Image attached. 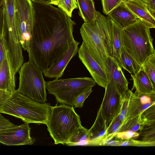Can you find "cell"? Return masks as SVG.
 <instances>
[{
	"instance_id": "obj_7",
	"label": "cell",
	"mask_w": 155,
	"mask_h": 155,
	"mask_svg": "<svg viewBox=\"0 0 155 155\" xmlns=\"http://www.w3.org/2000/svg\"><path fill=\"white\" fill-rule=\"evenodd\" d=\"M80 32L82 42L107 72L106 58L107 55L112 57L113 52L109 46L102 27L96 19L92 21L84 22L81 28Z\"/></svg>"
},
{
	"instance_id": "obj_27",
	"label": "cell",
	"mask_w": 155,
	"mask_h": 155,
	"mask_svg": "<svg viewBox=\"0 0 155 155\" xmlns=\"http://www.w3.org/2000/svg\"><path fill=\"white\" fill-rule=\"evenodd\" d=\"M148 145V143L147 141L130 139L125 140H110L105 142L104 146L147 147Z\"/></svg>"
},
{
	"instance_id": "obj_30",
	"label": "cell",
	"mask_w": 155,
	"mask_h": 155,
	"mask_svg": "<svg viewBox=\"0 0 155 155\" xmlns=\"http://www.w3.org/2000/svg\"><path fill=\"white\" fill-rule=\"evenodd\" d=\"M57 5L70 17L73 10L78 8L76 0H59Z\"/></svg>"
},
{
	"instance_id": "obj_13",
	"label": "cell",
	"mask_w": 155,
	"mask_h": 155,
	"mask_svg": "<svg viewBox=\"0 0 155 155\" xmlns=\"http://www.w3.org/2000/svg\"><path fill=\"white\" fill-rule=\"evenodd\" d=\"M154 104L155 93L138 95L132 91L125 121L138 115Z\"/></svg>"
},
{
	"instance_id": "obj_9",
	"label": "cell",
	"mask_w": 155,
	"mask_h": 155,
	"mask_svg": "<svg viewBox=\"0 0 155 155\" xmlns=\"http://www.w3.org/2000/svg\"><path fill=\"white\" fill-rule=\"evenodd\" d=\"M104 98L100 107L107 127L119 113L122 96L114 81L108 78Z\"/></svg>"
},
{
	"instance_id": "obj_33",
	"label": "cell",
	"mask_w": 155,
	"mask_h": 155,
	"mask_svg": "<svg viewBox=\"0 0 155 155\" xmlns=\"http://www.w3.org/2000/svg\"><path fill=\"white\" fill-rule=\"evenodd\" d=\"M125 0H101L103 13L106 15Z\"/></svg>"
},
{
	"instance_id": "obj_26",
	"label": "cell",
	"mask_w": 155,
	"mask_h": 155,
	"mask_svg": "<svg viewBox=\"0 0 155 155\" xmlns=\"http://www.w3.org/2000/svg\"><path fill=\"white\" fill-rule=\"evenodd\" d=\"M142 66L155 87V52L149 57Z\"/></svg>"
},
{
	"instance_id": "obj_19",
	"label": "cell",
	"mask_w": 155,
	"mask_h": 155,
	"mask_svg": "<svg viewBox=\"0 0 155 155\" xmlns=\"http://www.w3.org/2000/svg\"><path fill=\"white\" fill-rule=\"evenodd\" d=\"M133 81L132 89H135L134 93L138 95L155 93V87L141 65L138 71L134 74H131Z\"/></svg>"
},
{
	"instance_id": "obj_35",
	"label": "cell",
	"mask_w": 155,
	"mask_h": 155,
	"mask_svg": "<svg viewBox=\"0 0 155 155\" xmlns=\"http://www.w3.org/2000/svg\"><path fill=\"white\" fill-rule=\"evenodd\" d=\"M92 88H90L80 94L74 101L73 106L78 108L83 107L85 100L92 92Z\"/></svg>"
},
{
	"instance_id": "obj_39",
	"label": "cell",
	"mask_w": 155,
	"mask_h": 155,
	"mask_svg": "<svg viewBox=\"0 0 155 155\" xmlns=\"http://www.w3.org/2000/svg\"><path fill=\"white\" fill-rule=\"evenodd\" d=\"M11 94V93L0 89V105L8 98Z\"/></svg>"
},
{
	"instance_id": "obj_10",
	"label": "cell",
	"mask_w": 155,
	"mask_h": 155,
	"mask_svg": "<svg viewBox=\"0 0 155 155\" xmlns=\"http://www.w3.org/2000/svg\"><path fill=\"white\" fill-rule=\"evenodd\" d=\"M31 128L26 123L0 130V143L8 146L31 145L34 140Z\"/></svg>"
},
{
	"instance_id": "obj_24",
	"label": "cell",
	"mask_w": 155,
	"mask_h": 155,
	"mask_svg": "<svg viewBox=\"0 0 155 155\" xmlns=\"http://www.w3.org/2000/svg\"><path fill=\"white\" fill-rule=\"evenodd\" d=\"M88 131V129L82 126L73 134L66 144L78 146L80 143L88 141L89 140Z\"/></svg>"
},
{
	"instance_id": "obj_22",
	"label": "cell",
	"mask_w": 155,
	"mask_h": 155,
	"mask_svg": "<svg viewBox=\"0 0 155 155\" xmlns=\"http://www.w3.org/2000/svg\"><path fill=\"white\" fill-rule=\"evenodd\" d=\"M112 57L117 61L120 57L122 44L123 30L111 21Z\"/></svg>"
},
{
	"instance_id": "obj_43",
	"label": "cell",
	"mask_w": 155,
	"mask_h": 155,
	"mask_svg": "<svg viewBox=\"0 0 155 155\" xmlns=\"http://www.w3.org/2000/svg\"><path fill=\"white\" fill-rule=\"evenodd\" d=\"M4 5V0H0V7L3 6Z\"/></svg>"
},
{
	"instance_id": "obj_2",
	"label": "cell",
	"mask_w": 155,
	"mask_h": 155,
	"mask_svg": "<svg viewBox=\"0 0 155 155\" xmlns=\"http://www.w3.org/2000/svg\"><path fill=\"white\" fill-rule=\"evenodd\" d=\"M50 104L35 101L16 90L0 105V112L21 119L25 123L47 124Z\"/></svg>"
},
{
	"instance_id": "obj_36",
	"label": "cell",
	"mask_w": 155,
	"mask_h": 155,
	"mask_svg": "<svg viewBox=\"0 0 155 155\" xmlns=\"http://www.w3.org/2000/svg\"><path fill=\"white\" fill-rule=\"evenodd\" d=\"M6 27L4 5L0 7V35Z\"/></svg>"
},
{
	"instance_id": "obj_32",
	"label": "cell",
	"mask_w": 155,
	"mask_h": 155,
	"mask_svg": "<svg viewBox=\"0 0 155 155\" xmlns=\"http://www.w3.org/2000/svg\"><path fill=\"white\" fill-rule=\"evenodd\" d=\"M7 26L0 35V68L4 60L5 54L8 50L6 35Z\"/></svg>"
},
{
	"instance_id": "obj_41",
	"label": "cell",
	"mask_w": 155,
	"mask_h": 155,
	"mask_svg": "<svg viewBox=\"0 0 155 155\" xmlns=\"http://www.w3.org/2000/svg\"><path fill=\"white\" fill-rule=\"evenodd\" d=\"M50 2V4L58 5L59 0H49Z\"/></svg>"
},
{
	"instance_id": "obj_18",
	"label": "cell",
	"mask_w": 155,
	"mask_h": 155,
	"mask_svg": "<svg viewBox=\"0 0 155 155\" xmlns=\"http://www.w3.org/2000/svg\"><path fill=\"white\" fill-rule=\"evenodd\" d=\"M124 3L130 10L150 28H155V18L148 10L145 3L139 1L125 0Z\"/></svg>"
},
{
	"instance_id": "obj_31",
	"label": "cell",
	"mask_w": 155,
	"mask_h": 155,
	"mask_svg": "<svg viewBox=\"0 0 155 155\" xmlns=\"http://www.w3.org/2000/svg\"><path fill=\"white\" fill-rule=\"evenodd\" d=\"M141 119L145 124L155 121V104L149 107L140 113Z\"/></svg>"
},
{
	"instance_id": "obj_34",
	"label": "cell",
	"mask_w": 155,
	"mask_h": 155,
	"mask_svg": "<svg viewBox=\"0 0 155 155\" xmlns=\"http://www.w3.org/2000/svg\"><path fill=\"white\" fill-rule=\"evenodd\" d=\"M140 136L139 133L131 131H125L117 132L114 137L117 140H125L134 139Z\"/></svg>"
},
{
	"instance_id": "obj_12",
	"label": "cell",
	"mask_w": 155,
	"mask_h": 155,
	"mask_svg": "<svg viewBox=\"0 0 155 155\" xmlns=\"http://www.w3.org/2000/svg\"><path fill=\"white\" fill-rule=\"evenodd\" d=\"M79 44V42L75 40L73 41L67 51L43 72L44 76L49 78L58 79L61 78L70 61L77 55Z\"/></svg>"
},
{
	"instance_id": "obj_23",
	"label": "cell",
	"mask_w": 155,
	"mask_h": 155,
	"mask_svg": "<svg viewBox=\"0 0 155 155\" xmlns=\"http://www.w3.org/2000/svg\"><path fill=\"white\" fill-rule=\"evenodd\" d=\"M145 124L141 119L140 114L126 120L119 128L117 132L125 131L137 132Z\"/></svg>"
},
{
	"instance_id": "obj_3",
	"label": "cell",
	"mask_w": 155,
	"mask_h": 155,
	"mask_svg": "<svg viewBox=\"0 0 155 155\" xmlns=\"http://www.w3.org/2000/svg\"><path fill=\"white\" fill-rule=\"evenodd\" d=\"M55 144H66L73 134L82 126L73 106L62 104L51 106L47 124Z\"/></svg>"
},
{
	"instance_id": "obj_8",
	"label": "cell",
	"mask_w": 155,
	"mask_h": 155,
	"mask_svg": "<svg viewBox=\"0 0 155 155\" xmlns=\"http://www.w3.org/2000/svg\"><path fill=\"white\" fill-rule=\"evenodd\" d=\"M35 21V11L31 0H15V22L19 41L28 53Z\"/></svg>"
},
{
	"instance_id": "obj_15",
	"label": "cell",
	"mask_w": 155,
	"mask_h": 155,
	"mask_svg": "<svg viewBox=\"0 0 155 155\" xmlns=\"http://www.w3.org/2000/svg\"><path fill=\"white\" fill-rule=\"evenodd\" d=\"M107 127L100 107L95 122L88 130L89 140L86 146H104L105 142V134Z\"/></svg>"
},
{
	"instance_id": "obj_6",
	"label": "cell",
	"mask_w": 155,
	"mask_h": 155,
	"mask_svg": "<svg viewBox=\"0 0 155 155\" xmlns=\"http://www.w3.org/2000/svg\"><path fill=\"white\" fill-rule=\"evenodd\" d=\"M19 84L17 91L38 102L47 101L46 81L43 72L32 61L23 63L18 71Z\"/></svg>"
},
{
	"instance_id": "obj_37",
	"label": "cell",
	"mask_w": 155,
	"mask_h": 155,
	"mask_svg": "<svg viewBox=\"0 0 155 155\" xmlns=\"http://www.w3.org/2000/svg\"><path fill=\"white\" fill-rule=\"evenodd\" d=\"M0 112V130L17 125L4 117Z\"/></svg>"
},
{
	"instance_id": "obj_20",
	"label": "cell",
	"mask_w": 155,
	"mask_h": 155,
	"mask_svg": "<svg viewBox=\"0 0 155 155\" xmlns=\"http://www.w3.org/2000/svg\"><path fill=\"white\" fill-rule=\"evenodd\" d=\"M116 61L121 68H123L132 74L137 73L141 66L127 52L123 45L120 57Z\"/></svg>"
},
{
	"instance_id": "obj_1",
	"label": "cell",
	"mask_w": 155,
	"mask_h": 155,
	"mask_svg": "<svg viewBox=\"0 0 155 155\" xmlns=\"http://www.w3.org/2000/svg\"><path fill=\"white\" fill-rule=\"evenodd\" d=\"M35 21L28 53L44 72L62 56L74 41L76 24L65 12L51 4L32 2Z\"/></svg>"
},
{
	"instance_id": "obj_29",
	"label": "cell",
	"mask_w": 155,
	"mask_h": 155,
	"mask_svg": "<svg viewBox=\"0 0 155 155\" xmlns=\"http://www.w3.org/2000/svg\"><path fill=\"white\" fill-rule=\"evenodd\" d=\"M132 91L128 90L122 96L119 116L123 123L125 121Z\"/></svg>"
},
{
	"instance_id": "obj_25",
	"label": "cell",
	"mask_w": 155,
	"mask_h": 155,
	"mask_svg": "<svg viewBox=\"0 0 155 155\" xmlns=\"http://www.w3.org/2000/svg\"><path fill=\"white\" fill-rule=\"evenodd\" d=\"M139 130L142 140L155 141V121L144 124Z\"/></svg>"
},
{
	"instance_id": "obj_4",
	"label": "cell",
	"mask_w": 155,
	"mask_h": 155,
	"mask_svg": "<svg viewBox=\"0 0 155 155\" xmlns=\"http://www.w3.org/2000/svg\"><path fill=\"white\" fill-rule=\"evenodd\" d=\"M150 29L139 19L122 29V44L124 48L141 65L155 52Z\"/></svg>"
},
{
	"instance_id": "obj_16",
	"label": "cell",
	"mask_w": 155,
	"mask_h": 155,
	"mask_svg": "<svg viewBox=\"0 0 155 155\" xmlns=\"http://www.w3.org/2000/svg\"><path fill=\"white\" fill-rule=\"evenodd\" d=\"M8 50L0 68V89L11 93L15 90V74Z\"/></svg>"
},
{
	"instance_id": "obj_21",
	"label": "cell",
	"mask_w": 155,
	"mask_h": 155,
	"mask_svg": "<svg viewBox=\"0 0 155 155\" xmlns=\"http://www.w3.org/2000/svg\"><path fill=\"white\" fill-rule=\"evenodd\" d=\"M79 9V14L84 22L94 21L96 19V11L92 0H76Z\"/></svg>"
},
{
	"instance_id": "obj_42",
	"label": "cell",
	"mask_w": 155,
	"mask_h": 155,
	"mask_svg": "<svg viewBox=\"0 0 155 155\" xmlns=\"http://www.w3.org/2000/svg\"><path fill=\"white\" fill-rule=\"evenodd\" d=\"M132 0V1H139L140 2H141L143 3H145L146 2H147V0Z\"/></svg>"
},
{
	"instance_id": "obj_28",
	"label": "cell",
	"mask_w": 155,
	"mask_h": 155,
	"mask_svg": "<svg viewBox=\"0 0 155 155\" xmlns=\"http://www.w3.org/2000/svg\"><path fill=\"white\" fill-rule=\"evenodd\" d=\"M123 123L120 118L119 113L114 118L107 127L105 136V142L111 140L114 138L115 135Z\"/></svg>"
},
{
	"instance_id": "obj_40",
	"label": "cell",
	"mask_w": 155,
	"mask_h": 155,
	"mask_svg": "<svg viewBox=\"0 0 155 155\" xmlns=\"http://www.w3.org/2000/svg\"><path fill=\"white\" fill-rule=\"evenodd\" d=\"M32 2L50 4L49 0H31Z\"/></svg>"
},
{
	"instance_id": "obj_11",
	"label": "cell",
	"mask_w": 155,
	"mask_h": 155,
	"mask_svg": "<svg viewBox=\"0 0 155 155\" xmlns=\"http://www.w3.org/2000/svg\"><path fill=\"white\" fill-rule=\"evenodd\" d=\"M78 52L79 58L89 72L92 78L98 85L105 88L108 82L107 73L83 42L78 49Z\"/></svg>"
},
{
	"instance_id": "obj_17",
	"label": "cell",
	"mask_w": 155,
	"mask_h": 155,
	"mask_svg": "<svg viewBox=\"0 0 155 155\" xmlns=\"http://www.w3.org/2000/svg\"><path fill=\"white\" fill-rule=\"evenodd\" d=\"M118 26L123 29L136 22L139 19L122 2L107 15Z\"/></svg>"
},
{
	"instance_id": "obj_5",
	"label": "cell",
	"mask_w": 155,
	"mask_h": 155,
	"mask_svg": "<svg viewBox=\"0 0 155 155\" xmlns=\"http://www.w3.org/2000/svg\"><path fill=\"white\" fill-rule=\"evenodd\" d=\"M96 84L92 78L87 77L55 79L46 82L48 93L55 96L58 103L72 106L80 94Z\"/></svg>"
},
{
	"instance_id": "obj_38",
	"label": "cell",
	"mask_w": 155,
	"mask_h": 155,
	"mask_svg": "<svg viewBox=\"0 0 155 155\" xmlns=\"http://www.w3.org/2000/svg\"><path fill=\"white\" fill-rule=\"evenodd\" d=\"M145 4L149 12L155 18V0H147Z\"/></svg>"
},
{
	"instance_id": "obj_44",
	"label": "cell",
	"mask_w": 155,
	"mask_h": 155,
	"mask_svg": "<svg viewBox=\"0 0 155 155\" xmlns=\"http://www.w3.org/2000/svg\"></svg>"
},
{
	"instance_id": "obj_14",
	"label": "cell",
	"mask_w": 155,
	"mask_h": 155,
	"mask_svg": "<svg viewBox=\"0 0 155 155\" xmlns=\"http://www.w3.org/2000/svg\"><path fill=\"white\" fill-rule=\"evenodd\" d=\"M107 73L108 78H111L122 95L128 90V82L121 68L117 61L112 56H107L106 58Z\"/></svg>"
}]
</instances>
